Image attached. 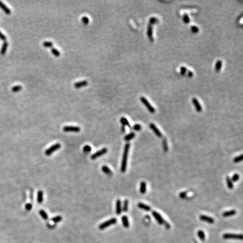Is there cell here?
Instances as JSON below:
<instances>
[{
  "mask_svg": "<svg viewBox=\"0 0 243 243\" xmlns=\"http://www.w3.org/2000/svg\"><path fill=\"white\" fill-rule=\"evenodd\" d=\"M43 192L42 191H39L38 192V194H37V202L39 204H41L42 202H43Z\"/></svg>",
  "mask_w": 243,
  "mask_h": 243,
  "instance_id": "21",
  "label": "cell"
},
{
  "mask_svg": "<svg viewBox=\"0 0 243 243\" xmlns=\"http://www.w3.org/2000/svg\"><path fill=\"white\" fill-rule=\"evenodd\" d=\"M101 169L102 172L105 173V174L107 175H109V176H112L113 174V172L111 171V169L109 168L108 167H107L106 166H103L101 168Z\"/></svg>",
  "mask_w": 243,
  "mask_h": 243,
  "instance_id": "16",
  "label": "cell"
},
{
  "mask_svg": "<svg viewBox=\"0 0 243 243\" xmlns=\"http://www.w3.org/2000/svg\"><path fill=\"white\" fill-rule=\"evenodd\" d=\"M88 84V82L87 81H82L79 82H77L74 84V87L76 89H80L81 87L86 86Z\"/></svg>",
  "mask_w": 243,
  "mask_h": 243,
  "instance_id": "13",
  "label": "cell"
},
{
  "mask_svg": "<svg viewBox=\"0 0 243 243\" xmlns=\"http://www.w3.org/2000/svg\"><path fill=\"white\" fill-rule=\"evenodd\" d=\"M91 147L89 146V145H86L83 147V151L86 152V153H89L91 151Z\"/></svg>",
  "mask_w": 243,
  "mask_h": 243,
  "instance_id": "35",
  "label": "cell"
},
{
  "mask_svg": "<svg viewBox=\"0 0 243 243\" xmlns=\"http://www.w3.org/2000/svg\"><path fill=\"white\" fill-rule=\"evenodd\" d=\"M236 213V211L235 210H229V211L225 212L224 213L222 214L223 216L225 217H228L230 216H232V215H234Z\"/></svg>",
  "mask_w": 243,
  "mask_h": 243,
  "instance_id": "18",
  "label": "cell"
},
{
  "mask_svg": "<svg viewBox=\"0 0 243 243\" xmlns=\"http://www.w3.org/2000/svg\"><path fill=\"white\" fill-rule=\"evenodd\" d=\"M82 21L83 23V24L85 25H87L89 23V19L87 16H83L82 18Z\"/></svg>",
  "mask_w": 243,
  "mask_h": 243,
  "instance_id": "40",
  "label": "cell"
},
{
  "mask_svg": "<svg viewBox=\"0 0 243 243\" xmlns=\"http://www.w3.org/2000/svg\"><path fill=\"white\" fill-rule=\"evenodd\" d=\"M117 222V219L116 218H113L110 219L107 221H105V222H103L102 224L100 225L99 228L100 230H104L105 228H106L107 227L111 226V225L116 224Z\"/></svg>",
  "mask_w": 243,
  "mask_h": 243,
  "instance_id": "3",
  "label": "cell"
},
{
  "mask_svg": "<svg viewBox=\"0 0 243 243\" xmlns=\"http://www.w3.org/2000/svg\"><path fill=\"white\" fill-rule=\"evenodd\" d=\"M146 191V184L145 182H141L140 184V191L142 194H145Z\"/></svg>",
  "mask_w": 243,
  "mask_h": 243,
  "instance_id": "20",
  "label": "cell"
},
{
  "mask_svg": "<svg viewBox=\"0 0 243 243\" xmlns=\"http://www.w3.org/2000/svg\"><path fill=\"white\" fill-rule=\"evenodd\" d=\"M128 208V200H125L123 203V210L124 212H127Z\"/></svg>",
  "mask_w": 243,
  "mask_h": 243,
  "instance_id": "30",
  "label": "cell"
},
{
  "mask_svg": "<svg viewBox=\"0 0 243 243\" xmlns=\"http://www.w3.org/2000/svg\"><path fill=\"white\" fill-rule=\"evenodd\" d=\"M51 52L52 53V54L56 57H59L60 56V51H58V50L55 48L51 49Z\"/></svg>",
  "mask_w": 243,
  "mask_h": 243,
  "instance_id": "28",
  "label": "cell"
},
{
  "mask_svg": "<svg viewBox=\"0 0 243 243\" xmlns=\"http://www.w3.org/2000/svg\"><path fill=\"white\" fill-rule=\"evenodd\" d=\"M133 129L135 130V131H140V130H141V126L139 124H135L134 126H133Z\"/></svg>",
  "mask_w": 243,
  "mask_h": 243,
  "instance_id": "39",
  "label": "cell"
},
{
  "mask_svg": "<svg viewBox=\"0 0 243 243\" xmlns=\"http://www.w3.org/2000/svg\"><path fill=\"white\" fill-rule=\"evenodd\" d=\"M140 100H141V101L142 102V104H143L146 107L147 110H148L150 113H154L155 111V109L151 106V105H150V102L147 101V100L145 98V97H140Z\"/></svg>",
  "mask_w": 243,
  "mask_h": 243,
  "instance_id": "6",
  "label": "cell"
},
{
  "mask_svg": "<svg viewBox=\"0 0 243 243\" xmlns=\"http://www.w3.org/2000/svg\"><path fill=\"white\" fill-rule=\"evenodd\" d=\"M63 130L65 132H79L81 131V129L79 127L76 126H65L63 128Z\"/></svg>",
  "mask_w": 243,
  "mask_h": 243,
  "instance_id": "8",
  "label": "cell"
},
{
  "mask_svg": "<svg viewBox=\"0 0 243 243\" xmlns=\"http://www.w3.org/2000/svg\"><path fill=\"white\" fill-rule=\"evenodd\" d=\"M7 47H8V43L7 42H5L2 45V48L1 50V54L2 55H5L6 52V50L7 49Z\"/></svg>",
  "mask_w": 243,
  "mask_h": 243,
  "instance_id": "23",
  "label": "cell"
},
{
  "mask_svg": "<svg viewBox=\"0 0 243 243\" xmlns=\"http://www.w3.org/2000/svg\"><path fill=\"white\" fill-rule=\"evenodd\" d=\"M191 32H192V33H196L198 32L199 31V28H197V27L196 26H191Z\"/></svg>",
  "mask_w": 243,
  "mask_h": 243,
  "instance_id": "41",
  "label": "cell"
},
{
  "mask_svg": "<svg viewBox=\"0 0 243 243\" xmlns=\"http://www.w3.org/2000/svg\"><path fill=\"white\" fill-rule=\"evenodd\" d=\"M149 127H150V128H151L152 130V131H153L155 133V134L158 137H162V133L160 132V131H159V129L158 128L157 126H155V125L154 123H150V125H149Z\"/></svg>",
  "mask_w": 243,
  "mask_h": 243,
  "instance_id": "10",
  "label": "cell"
},
{
  "mask_svg": "<svg viewBox=\"0 0 243 243\" xmlns=\"http://www.w3.org/2000/svg\"><path fill=\"white\" fill-rule=\"evenodd\" d=\"M61 220H62V217L61 216H60V215H59V216L55 217L52 218V221L55 223H57V222H60Z\"/></svg>",
  "mask_w": 243,
  "mask_h": 243,
  "instance_id": "33",
  "label": "cell"
},
{
  "mask_svg": "<svg viewBox=\"0 0 243 243\" xmlns=\"http://www.w3.org/2000/svg\"><path fill=\"white\" fill-rule=\"evenodd\" d=\"M157 21H158V19H157V17H152L150 19V23L151 24L156 23Z\"/></svg>",
  "mask_w": 243,
  "mask_h": 243,
  "instance_id": "42",
  "label": "cell"
},
{
  "mask_svg": "<svg viewBox=\"0 0 243 243\" xmlns=\"http://www.w3.org/2000/svg\"><path fill=\"white\" fill-rule=\"evenodd\" d=\"M223 238L224 239H235V240H242V235L241 234H225L223 235Z\"/></svg>",
  "mask_w": 243,
  "mask_h": 243,
  "instance_id": "4",
  "label": "cell"
},
{
  "mask_svg": "<svg viewBox=\"0 0 243 243\" xmlns=\"http://www.w3.org/2000/svg\"><path fill=\"white\" fill-rule=\"evenodd\" d=\"M239 179V175L236 173V174H234L232 176L231 178V181L233 182H236Z\"/></svg>",
  "mask_w": 243,
  "mask_h": 243,
  "instance_id": "38",
  "label": "cell"
},
{
  "mask_svg": "<svg viewBox=\"0 0 243 243\" xmlns=\"http://www.w3.org/2000/svg\"><path fill=\"white\" fill-rule=\"evenodd\" d=\"M43 46L45 47L49 48V47H51L53 46V43L51 42H44L43 43Z\"/></svg>",
  "mask_w": 243,
  "mask_h": 243,
  "instance_id": "36",
  "label": "cell"
},
{
  "mask_svg": "<svg viewBox=\"0 0 243 243\" xmlns=\"http://www.w3.org/2000/svg\"><path fill=\"white\" fill-rule=\"evenodd\" d=\"M197 236L199 237V239L202 240V241H204L205 240V233L202 230H199V231H197Z\"/></svg>",
  "mask_w": 243,
  "mask_h": 243,
  "instance_id": "27",
  "label": "cell"
},
{
  "mask_svg": "<svg viewBox=\"0 0 243 243\" xmlns=\"http://www.w3.org/2000/svg\"><path fill=\"white\" fill-rule=\"evenodd\" d=\"M137 206H138L139 208L146 210V211H150V210H151V207L146 204L142 203H139L137 204Z\"/></svg>",
  "mask_w": 243,
  "mask_h": 243,
  "instance_id": "15",
  "label": "cell"
},
{
  "mask_svg": "<svg viewBox=\"0 0 243 243\" xmlns=\"http://www.w3.org/2000/svg\"><path fill=\"white\" fill-rule=\"evenodd\" d=\"M195 243H197V242H195Z\"/></svg>",
  "mask_w": 243,
  "mask_h": 243,
  "instance_id": "49",
  "label": "cell"
},
{
  "mask_svg": "<svg viewBox=\"0 0 243 243\" xmlns=\"http://www.w3.org/2000/svg\"><path fill=\"white\" fill-rule=\"evenodd\" d=\"M122 221L123 225V226L124 227L128 228L129 227V224L128 219V217L126 216V215H123V216L122 217Z\"/></svg>",
  "mask_w": 243,
  "mask_h": 243,
  "instance_id": "17",
  "label": "cell"
},
{
  "mask_svg": "<svg viewBox=\"0 0 243 243\" xmlns=\"http://www.w3.org/2000/svg\"><path fill=\"white\" fill-rule=\"evenodd\" d=\"M192 103H193V104L194 105V106L195 107V109H196V111L197 112H202V106H201V105H200L199 101L197 100V99L192 98Z\"/></svg>",
  "mask_w": 243,
  "mask_h": 243,
  "instance_id": "11",
  "label": "cell"
},
{
  "mask_svg": "<svg viewBox=\"0 0 243 243\" xmlns=\"http://www.w3.org/2000/svg\"><path fill=\"white\" fill-rule=\"evenodd\" d=\"M61 147V145L59 143H57L56 144H54V145H52L49 148L47 149L46 151H45V154L47 156H49V155H51L54 152L56 151L57 150L59 149Z\"/></svg>",
  "mask_w": 243,
  "mask_h": 243,
  "instance_id": "5",
  "label": "cell"
},
{
  "mask_svg": "<svg viewBox=\"0 0 243 243\" xmlns=\"http://www.w3.org/2000/svg\"><path fill=\"white\" fill-rule=\"evenodd\" d=\"M121 129H122V132L123 133H124V132H125V127H124V126H123V127H122Z\"/></svg>",
  "mask_w": 243,
  "mask_h": 243,
  "instance_id": "48",
  "label": "cell"
},
{
  "mask_svg": "<svg viewBox=\"0 0 243 243\" xmlns=\"http://www.w3.org/2000/svg\"><path fill=\"white\" fill-rule=\"evenodd\" d=\"M0 39L3 40V41H6V36L2 33L1 31H0Z\"/></svg>",
  "mask_w": 243,
  "mask_h": 243,
  "instance_id": "44",
  "label": "cell"
},
{
  "mask_svg": "<svg viewBox=\"0 0 243 243\" xmlns=\"http://www.w3.org/2000/svg\"><path fill=\"white\" fill-rule=\"evenodd\" d=\"M242 158H243L242 155L241 154V155H240L239 156H237L236 158H235L234 160H233V161H234V162H235V163H239V162H240L242 161Z\"/></svg>",
  "mask_w": 243,
  "mask_h": 243,
  "instance_id": "32",
  "label": "cell"
},
{
  "mask_svg": "<svg viewBox=\"0 0 243 243\" xmlns=\"http://www.w3.org/2000/svg\"><path fill=\"white\" fill-rule=\"evenodd\" d=\"M226 182L227 185V187L229 189H232L233 187H234V185H233L232 181H231V179H230V177L227 176L226 177Z\"/></svg>",
  "mask_w": 243,
  "mask_h": 243,
  "instance_id": "25",
  "label": "cell"
},
{
  "mask_svg": "<svg viewBox=\"0 0 243 243\" xmlns=\"http://www.w3.org/2000/svg\"><path fill=\"white\" fill-rule=\"evenodd\" d=\"M186 71H187V69L185 67H182L181 68V73L182 75H184L185 73H186Z\"/></svg>",
  "mask_w": 243,
  "mask_h": 243,
  "instance_id": "45",
  "label": "cell"
},
{
  "mask_svg": "<svg viewBox=\"0 0 243 243\" xmlns=\"http://www.w3.org/2000/svg\"><path fill=\"white\" fill-rule=\"evenodd\" d=\"M147 36L149 38L151 41H153V38H152V27L151 26L149 25L147 27Z\"/></svg>",
  "mask_w": 243,
  "mask_h": 243,
  "instance_id": "19",
  "label": "cell"
},
{
  "mask_svg": "<svg viewBox=\"0 0 243 243\" xmlns=\"http://www.w3.org/2000/svg\"><path fill=\"white\" fill-rule=\"evenodd\" d=\"M152 215H153V217L155 218V219H156V221L160 225L164 224L166 228H167V229H169L170 228L169 224L167 222L165 221V220L163 219V218L162 217V215H160L159 213H158L157 212L155 211L154 210V211L152 212Z\"/></svg>",
  "mask_w": 243,
  "mask_h": 243,
  "instance_id": "2",
  "label": "cell"
},
{
  "mask_svg": "<svg viewBox=\"0 0 243 243\" xmlns=\"http://www.w3.org/2000/svg\"><path fill=\"white\" fill-rule=\"evenodd\" d=\"M39 214L41 215V216L44 219H47V218H48V215H47L46 212L43 210H39Z\"/></svg>",
  "mask_w": 243,
  "mask_h": 243,
  "instance_id": "29",
  "label": "cell"
},
{
  "mask_svg": "<svg viewBox=\"0 0 243 243\" xmlns=\"http://www.w3.org/2000/svg\"><path fill=\"white\" fill-rule=\"evenodd\" d=\"M186 195H187V192H185V191H184V192H181V193L180 194L179 196H180V197H181V198H182V199H184L185 197L186 196Z\"/></svg>",
  "mask_w": 243,
  "mask_h": 243,
  "instance_id": "43",
  "label": "cell"
},
{
  "mask_svg": "<svg viewBox=\"0 0 243 243\" xmlns=\"http://www.w3.org/2000/svg\"><path fill=\"white\" fill-rule=\"evenodd\" d=\"M122 213V203L119 199L116 201V213L120 214Z\"/></svg>",
  "mask_w": 243,
  "mask_h": 243,
  "instance_id": "14",
  "label": "cell"
},
{
  "mask_svg": "<svg viewBox=\"0 0 243 243\" xmlns=\"http://www.w3.org/2000/svg\"><path fill=\"white\" fill-rule=\"evenodd\" d=\"M163 148L165 152H167L168 151V145H167V141L166 139L163 140Z\"/></svg>",
  "mask_w": 243,
  "mask_h": 243,
  "instance_id": "37",
  "label": "cell"
},
{
  "mask_svg": "<svg viewBox=\"0 0 243 243\" xmlns=\"http://www.w3.org/2000/svg\"><path fill=\"white\" fill-rule=\"evenodd\" d=\"M183 21H184L185 23L186 24L189 23V22L190 21V18L187 14H185L184 15V16H183Z\"/></svg>",
  "mask_w": 243,
  "mask_h": 243,
  "instance_id": "34",
  "label": "cell"
},
{
  "mask_svg": "<svg viewBox=\"0 0 243 243\" xmlns=\"http://www.w3.org/2000/svg\"><path fill=\"white\" fill-rule=\"evenodd\" d=\"M120 121H121V123L123 124V126H126L129 127V128H131V126H130V124H129V123L128 121L127 120V119H126V118H124V117L121 118Z\"/></svg>",
  "mask_w": 243,
  "mask_h": 243,
  "instance_id": "24",
  "label": "cell"
},
{
  "mask_svg": "<svg viewBox=\"0 0 243 243\" xmlns=\"http://www.w3.org/2000/svg\"><path fill=\"white\" fill-rule=\"evenodd\" d=\"M222 65V62L221 60H218L215 65V71L217 72H218L221 69Z\"/></svg>",
  "mask_w": 243,
  "mask_h": 243,
  "instance_id": "22",
  "label": "cell"
},
{
  "mask_svg": "<svg viewBox=\"0 0 243 243\" xmlns=\"http://www.w3.org/2000/svg\"><path fill=\"white\" fill-rule=\"evenodd\" d=\"M107 152V149L106 147H104V148H102L101 150H99V151H97V152H95V153L93 154L91 157V158L92 160L96 159L97 158H99L100 157L102 156L104 154H105Z\"/></svg>",
  "mask_w": 243,
  "mask_h": 243,
  "instance_id": "7",
  "label": "cell"
},
{
  "mask_svg": "<svg viewBox=\"0 0 243 243\" xmlns=\"http://www.w3.org/2000/svg\"><path fill=\"white\" fill-rule=\"evenodd\" d=\"M21 89H22V87L21 86H20V85H17V86H15L12 87L11 90L13 92H17L21 91Z\"/></svg>",
  "mask_w": 243,
  "mask_h": 243,
  "instance_id": "31",
  "label": "cell"
},
{
  "mask_svg": "<svg viewBox=\"0 0 243 243\" xmlns=\"http://www.w3.org/2000/svg\"><path fill=\"white\" fill-rule=\"evenodd\" d=\"M0 7H1L2 9V10L5 12L6 14L10 15L11 14L10 9L8 7L6 6V5L4 4L2 1H0Z\"/></svg>",
  "mask_w": 243,
  "mask_h": 243,
  "instance_id": "12",
  "label": "cell"
},
{
  "mask_svg": "<svg viewBox=\"0 0 243 243\" xmlns=\"http://www.w3.org/2000/svg\"><path fill=\"white\" fill-rule=\"evenodd\" d=\"M199 218L202 221L208 222L210 224H213L214 222V219L213 218L205 215H200Z\"/></svg>",
  "mask_w": 243,
  "mask_h": 243,
  "instance_id": "9",
  "label": "cell"
},
{
  "mask_svg": "<svg viewBox=\"0 0 243 243\" xmlns=\"http://www.w3.org/2000/svg\"><path fill=\"white\" fill-rule=\"evenodd\" d=\"M130 147V144L127 143L124 146L123 154V158L122 160V164H121V172L123 173H124L126 171L127 169V159H128V152Z\"/></svg>",
  "mask_w": 243,
  "mask_h": 243,
  "instance_id": "1",
  "label": "cell"
},
{
  "mask_svg": "<svg viewBox=\"0 0 243 243\" xmlns=\"http://www.w3.org/2000/svg\"><path fill=\"white\" fill-rule=\"evenodd\" d=\"M188 76L190 77H192V76H193V73L191 71H189V72H188Z\"/></svg>",
  "mask_w": 243,
  "mask_h": 243,
  "instance_id": "47",
  "label": "cell"
},
{
  "mask_svg": "<svg viewBox=\"0 0 243 243\" xmlns=\"http://www.w3.org/2000/svg\"><path fill=\"white\" fill-rule=\"evenodd\" d=\"M135 136V133L131 132L130 134H128L127 135H126V136L124 137V140H125V141H130L131 140H132V139H134Z\"/></svg>",
  "mask_w": 243,
  "mask_h": 243,
  "instance_id": "26",
  "label": "cell"
},
{
  "mask_svg": "<svg viewBox=\"0 0 243 243\" xmlns=\"http://www.w3.org/2000/svg\"><path fill=\"white\" fill-rule=\"evenodd\" d=\"M32 208V205L31 204H27L26 205V209L27 210H31Z\"/></svg>",
  "mask_w": 243,
  "mask_h": 243,
  "instance_id": "46",
  "label": "cell"
}]
</instances>
